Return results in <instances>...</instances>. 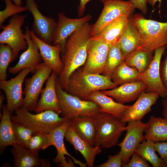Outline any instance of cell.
Returning a JSON list of instances; mask_svg holds the SVG:
<instances>
[{"mask_svg":"<svg viewBox=\"0 0 167 167\" xmlns=\"http://www.w3.org/2000/svg\"><path fill=\"white\" fill-rule=\"evenodd\" d=\"M92 26L88 23L75 31L66 39L62 60L63 68L58 78L60 84L67 92L69 78L72 74L85 63L90 38Z\"/></svg>","mask_w":167,"mask_h":167,"instance_id":"obj_1","label":"cell"},{"mask_svg":"<svg viewBox=\"0 0 167 167\" xmlns=\"http://www.w3.org/2000/svg\"><path fill=\"white\" fill-rule=\"evenodd\" d=\"M118 86L103 75L87 73L81 69L77 70L70 76L67 92L86 100L88 95L93 92L111 89Z\"/></svg>","mask_w":167,"mask_h":167,"instance_id":"obj_2","label":"cell"},{"mask_svg":"<svg viewBox=\"0 0 167 167\" xmlns=\"http://www.w3.org/2000/svg\"><path fill=\"white\" fill-rule=\"evenodd\" d=\"M132 19L140 37V43L136 49L154 52L156 48L167 45V22L146 19L141 14H134Z\"/></svg>","mask_w":167,"mask_h":167,"instance_id":"obj_3","label":"cell"},{"mask_svg":"<svg viewBox=\"0 0 167 167\" xmlns=\"http://www.w3.org/2000/svg\"><path fill=\"white\" fill-rule=\"evenodd\" d=\"M56 89L62 117L70 121L79 117H95L101 111L100 107L94 102L84 100L69 94L61 87L57 78Z\"/></svg>","mask_w":167,"mask_h":167,"instance_id":"obj_4","label":"cell"},{"mask_svg":"<svg viewBox=\"0 0 167 167\" xmlns=\"http://www.w3.org/2000/svg\"><path fill=\"white\" fill-rule=\"evenodd\" d=\"M59 114L49 110L33 114L22 106L15 111V115L11 116V119L32 130L36 133L48 134L65 120Z\"/></svg>","mask_w":167,"mask_h":167,"instance_id":"obj_5","label":"cell"},{"mask_svg":"<svg viewBox=\"0 0 167 167\" xmlns=\"http://www.w3.org/2000/svg\"><path fill=\"white\" fill-rule=\"evenodd\" d=\"M96 134L94 147L108 148L116 146L123 131L126 123L109 113L101 111L95 117Z\"/></svg>","mask_w":167,"mask_h":167,"instance_id":"obj_6","label":"cell"},{"mask_svg":"<svg viewBox=\"0 0 167 167\" xmlns=\"http://www.w3.org/2000/svg\"><path fill=\"white\" fill-rule=\"evenodd\" d=\"M34 75L24 80V95L22 106L29 111L35 110L38 99L42 90V86L47 81L52 70L43 62L41 63L35 69Z\"/></svg>","mask_w":167,"mask_h":167,"instance_id":"obj_7","label":"cell"},{"mask_svg":"<svg viewBox=\"0 0 167 167\" xmlns=\"http://www.w3.org/2000/svg\"><path fill=\"white\" fill-rule=\"evenodd\" d=\"M104 7L96 22L91 27L90 36L98 35L107 25L120 16L131 15L135 8L129 1L105 0Z\"/></svg>","mask_w":167,"mask_h":167,"instance_id":"obj_8","label":"cell"},{"mask_svg":"<svg viewBox=\"0 0 167 167\" xmlns=\"http://www.w3.org/2000/svg\"><path fill=\"white\" fill-rule=\"evenodd\" d=\"M26 17V15H15L11 17L7 25L0 27L2 31L0 34V43L9 45L16 58L21 50L28 47L25 34L21 29Z\"/></svg>","mask_w":167,"mask_h":167,"instance_id":"obj_9","label":"cell"},{"mask_svg":"<svg viewBox=\"0 0 167 167\" xmlns=\"http://www.w3.org/2000/svg\"><path fill=\"white\" fill-rule=\"evenodd\" d=\"M111 46L97 36H91L88 45L87 58L82 70L89 74H102Z\"/></svg>","mask_w":167,"mask_h":167,"instance_id":"obj_10","label":"cell"},{"mask_svg":"<svg viewBox=\"0 0 167 167\" xmlns=\"http://www.w3.org/2000/svg\"><path fill=\"white\" fill-rule=\"evenodd\" d=\"M128 123L126 127V132L125 138L122 142L116 145L120 148L119 152L123 164L128 162L140 144L146 140L143 132L148 126L147 122L143 123L140 120Z\"/></svg>","mask_w":167,"mask_h":167,"instance_id":"obj_11","label":"cell"},{"mask_svg":"<svg viewBox=\"0 0 167 167\" xmlns=\"http://www.w3.org/2000/svg\"><path fill=\"white\" fill-rule=\"evenodd\" d=\"M167 48V45L158 47L154 50L153 58L147 69L139 74L138 79L147 86L146 92L158 93L164 98L167 95V91L163 85L160 76L159 66L161 59Z\"/></svg>","mask_w":167,"mask_h":167,"instance_id":"obj_12","label":"cell"},{"mask_svg":"<svg viewBox=\"0 0 167 167\" xmlns=\"http://www.w3.org/2000/svg\"><path fill=\"white\" fill-rule=\"evenodd\" d=\"M30 72L29 69L25 68L15 77L0 81V88L4 92L6 97V107L11 114L23 106L24 98L22 85Z\"/></svg>","mask_w":167,"mask_h":167,"instance_id":"obj_13","label":"cell"},{"mask_svg":"<svg viewBox=\"0 0 167 167\" xmlns=\"http://www.w3.org/2000/svg\"><path fill=\"white\" fill-rule=\"evenodd\" d=\"M25 7L34 19L32 31L40 39L51 45L57 23L51 17H47L40 12L34 0H26Z\"/></svg>","mask_w":167,"mask_h":167,"instance_id":"obj_14","label":"cell"},{"mask_svg":"<svg viewBox=\"0 0 167 167\" xmlns=\"http://www.w3.org/2000/svg\"><path fill=\"white\" fill-rule=\"evenodd\" d=\"M70 125L69 121L65 120L60 125L48 134L49 139V147L53 146L57 151V155L53 159L54 161L58 165L64 167H75L71 160L67 161L65 157L67 155L70 157L76 164L81 167H86V165L75 158L67 151L64 142L66 131Z\"/></svg>","mask_w":167,"mask_h":167,"instance_id":"obj_15","label":"cell"},{"mask_svg":"<svg viewBox=\"0 0 167 167\" xmlns=\"http://www.w3.org/2000/svg\"><path fill=\"white\" fill-rule=\"evenodd\" d=\"M58 18L52 43L54 45H60L62 51L67 38L73 32L88 23L92 16L87 15L79 19H72L67 17L63 13L61 12L58 14Z\"/></svg>","mask_w":167,"mask_h":167,"instance_id":"obj_16","label":"cell"},{"mask_svg":"<svg viewBox=\"0 0 167 167\" xmlns=\"http://www.w3.org/2000/svg\"><path fill=\"white\" fill-rule=\"evenodd\" d=\"M28 26L26 27L25 38L27 42L26 50L20 55L17 63L15 66L10 67L8 72L15 74L25 68L29 69L31 72L34 71L38 65L41 63L42 58L38 48L31 39Z\"/></svg>","mask_w":167,"mask_h":167,"instance_id":"obj_17","label":"cell"},{"mask_svg":"<svg viewBox=\"0 0 167 167\" xmlns=\"http://www.w3.org/2000/svg\"><path fill=\"white\" fill-rule=\"evenodd\" d=\"M31 39L37 45L43 62L52 71L59 75L62 71L63 64L60 57L62 48L59 44L52 45L38 37L32 30L30 31Z\"/></svg>","mask_w":167,"mask_h":167,"instance_id":"obj_18","label":"cell"},{"mask_svg":"<svg viewBox=\"0 0 167 167\" xmlns=\"http://www.w3.org/2000/svg\"><path fill=\"white\" fill-rule=\"evenodd\" d=\"M156 92H143L136 102L124 112L121 119L125 123L135 120H141L152 110L160 96Z\"/></svg>","mask_w":167,"mask_h":167,"instance_id":"obj_19","label":"cell"},{"mask_svg":"<svg viewBox=\"0 0 167 167\" xmlns=\"http://www.w3.org/2000/svg\"><path fill=\"white\" fill-rule=\"evenodd\" d=\"M147 88V86L144 82L138 80L123 84L114 89L101 91L116 102L123 104L137 100Z\"/></svg>","mask_w":167,"mask_h":167,"instance_id":"obj_20","label":"cell"},{"mask_svg":"<svg viewBox=\"0 0 167 167\" xmlns=\"http://www.w3.org/2000/svg\"><path fill=\"white\" fill-rule=\"evenodd\" d=\"M57 75L52 71L47 80L45 86L42 90L41 97L35 110L36 112L39 113L49 110L61 114V111L56 89Z\"/></svg>","mask_w":167,"mask_h":167,"instance_id":"obj_21","label":"cell"},{"mask_svg":"<svg viewBox=\"0 0 167 167\" xmlns=\"http://www.w3.org/2000/svg\"><path fill=\"white\" fill-rule=\"evenodd\" d=\"M65 138L73 146L76 151H78L82 154L87 165L89 167H93L95 157L101 153V148L91 145L78 135L71 125L66 131Z\"/></svg>","mask_w":167,"mask_h":167,"instance_id":"obj_22","label":"cell"},{"mask_svg":"<svg viewBox=\"0 0 167 167\" xmlns=\"http://www.w3.org/2000/svg\"><path fill=\"white\" fill-rule=\"evenodd\" d=\"M11 152L14 157V164L16 167L50 166L49 162L41 159L38 151L31 150L20 144L13 145Z\"/></svg>","mask_w":167,"mask_h":167,"instance_id":"obj_23","label":"cell"},{"mask_svg":"<svg viewBox=\"0 0 167 167\" xmlns=\"http://www.w3.org/2000/svg\"><path fill=\"white\" fill-rule=\"evenodd\" d=\"M131 16H120L107 25L96 36L110 46L118 43L129 23Z\"/></svg>","mask_w":167,"mask_h":167,"instance_id":"obj_24","label":"cell"},{"mask_svg":"<svg viewBox=\"0 0 167 167\" xmlns=\"http://www.w3.org/2000/svg\"><path fill=\"white\" fill-rule=\"evenodd\" d=\"M87 99L97 104L100 107L101 111L111 114L121 119L124 111L131 106L114 101L101 91L91 93Z\"/></svg>","mask_w":167,"mask_h":167,"instance_id":"obj_25","label":"cell"},{"mask_svg":"<svg viewBox=\"0 0 167 167\" xmlns=\"http://www.w3.org/2000/svg\"><path fill=\"white\" fill-rule=\"evenodd\" d=\"M78 135L94 146L96 129L95 117H79L69 121Z\"/></svg>","mask_w":167,"mask_h":167,"instance_id":"obj_26","label":"cell"},{"mask_svg":"<svg viewBox=\"0 0 167 167\" xmlns=\"http://www.w3.org/2000/svg\"><path fill=\"white\" fill-rule=\"evenodd\" d=\"M2 108V114L0 123V154L6 147L19 144L14 131L11 113L4 105H3Z\"/></svg>","mask_w":167,"mask_h":167,"instance_id":"obj_27","label":"cell"},{"mask_svg":"<svg viewBox=\"0 0 167 167\" xmlns=\"http://www.w3.org/2000/svg\"><path fill=\"white\" fill-rule=\"evenodd\" d=\"M131 16L129 23L118 43L125 58L138 48L140 42L139 33Z\"/></svg>","mask_w":167,"mask_h":167,"instance_id":"obj_28","label":"cell"},{"mask_svg":"<svg viewBox=\"0 0 167 167\" xmlns=\"http://www.w3.org/2000/svg\"><path fill=\"white\" fill-rule=\"evenodd\" d=\"M145 130L146 140L149 139L155 143L167 141V121L164 118L150 116Z\"/></svg>","mask_w":167,"mask_h":167,"instance_id":"obj_29","label":"cell"},{"mask_svg":"<svg viewBox=\"0 0 167 167\" xmlns=\"http://www.w3.org/2000/svg\"><path fill=\"white\" fill-rule=\"evenodd\" d=\"M153 53L143 49H136L126 57L125 62L128 66L136 68L139 74H141L149 66L153 58Z\"/></svg>","mask_w":167,"mask_h":167,"instance_id":"obj_30","label":"cell"},{"mask_svg":"<svg viewBox=\"0 0 167 167\" xmlns=\"http://www.w3.org/2000/svg\"><path fill=\"white\" fill-rule=\"evenodd\" d=\"M139 73L135 68L130 67L124 62L118 65L113 71L112 80L118 85L139 80Z\"/></svg>","mask_w":167,"mask_h":167,"instance_id":"obj_31","label":"cell"},{"mask_svg":"<svg viewBox=\"0 0 167 167\" xmlns=\"http://www.w3.org/2000/svg\"><path fill=\"white\" fill-rule=\"evenodd\" d=\"M155 142L148 139L140 144L135 152L150 163L153 167H167V165L156 153Z\"/></svg>","mask_w":167,"mask_h":167,"instance_id":"obj_32","label":"cell"},{"mask_svg":"<svg viewBox=\"0 0 167 167\" xmlns=\"http://www.w3.org/2000/svg\"><path fill=\"white\" fill-rule=\"evenodd\" d=\"M125 59L118 43L112 45L109 49L102 74L111 79L115 69L118 65L124 62Z\"/></svg>","mask_w":167,"mask_h":167,"instance_id":"obj_33","label":"cell"},{"mask_svg":"<svg viewBox=\"0 0 167 167\" xmlns=\"http://www.w3.org/2000/svg\"><path fill=\"white\" fill-rule=\"evenodd\" d=\"M16 57L11 48L8 45H0V81L6 80L7 76V70L9 63Z\"/></svg>","mask_w":167,"mask_h":167,"instance_id":"obj_34","label":"cell"},{"mask_svg":"<svg viewBox=\"0 0 167 167\" xmlns=\"http://www.w3.org/2000/svg\"><path fill=\"white\" fill-rule=\"evenodd\" d=\"M12 122L15 137L19 144L26 147L30 139L36 133L22 124Z\"/></svg>","mask_w":167,"mask_h":167,"instance_id":"obj_35","label":"cell"},{"mask_svg":"<svg viewBox=\"0 0 167 167\" xmlns=\"http://www.w3.org/2000/svg\"><path fill=\"white\" fill-rule=\"evenodd\" d=\"M49 143L48 134L37 132L32 136L26 147L33 151H38L48 148Z\"/></svg>","mask_w":167,"mask_h":167,"instance_id":"obj_36","label":"cell"},{"mask_svg":"<svg viewBox=\"0 0 167 167\" xmlns=\"http://www.w3.org/2000/svg\"><path fill=\"white\" fill-rule=\"evenodd\" d=\"M3 0L5 2L6 7L4 10L0 11V27L9 17L27 10L25 6H18L14 4L11 0Z\"/></svg>","mask_w":167,"mask_h":167,"instance_id":"obj_37","label":"cell"},{"mask_svg":"<svg viewBox=\"0 0 167 167\" xmlns=\"http://www.w3.org/2000/svg\"><path fill=\"white\" fill-rule=\"evenodd\" d=\"M130 161L122 165L124 167H150V165L145 159L135 153L131 155Z\"/></svg>","mask_w":167,"mask_h":167,"instance_id":"obj_38","label":"cell"},{"mask_svg":"<svg viewBox=\"0 0 167 167\" xmlns=\"http://www.w3.org/2000/svg\"><path fill=\"white\" fill-rule=\"evenodd\" d=\"M123 162L121 155L119 152L115 155H109L108 160L102 164L96 166L97 167H120Z\"/></svg>","mask_w":167,"mask_h":167,"instance_id":"obj_39","label":"cell"},{"mask_svg":"<svg viewBox=\"0 0 167 167\" xmlns=\"http://www.w3.org/2000/svg\"><path fill=\"white\" fill-rule=\"evenodd\" d=\"M164 54L165 58L160 62L159 72L161 82L167 91V50Z\"/></svg>","mask_w":167,"mask_h":167,"instance_id":"obj_40","label":"cell"},{"mask_svg":"<svg viewBox=\"0 0 167 167\" xmlns=\"http://www.w3.org/2000/svg\"><path fill=\"white\" fill-rule=\"evenodd\" d=\"M154 146L156 151L167 165V141L155 142Z\"/></svg>","mask_w":167,"mask_h":167,"instance_id":"obj_41","label":"cell"},{"mask_svg":"<svg viewBox=\"0 0 167 167\" xmlns=\"http://www.w3.org/2000/svg\"><path fill=\"white\" fill-rule=\"evenodd\" d=\"M135 8H137L145 15L147 11V0H128Z\"/></svg>","mask_w":167,"mask_h":167,"instance_id":"obj_42","label":"cell"},{"mask_svg":"<svg viewBox=\"0 0 167 167\" xmlns=\"http://www.w3.org/2000/svg\"><path fill=\"white\" fill-rule=\"evenodd\" d=\"M91 0H80L79 5L78 7V15L79 16H82L86 8V5L87 3ZM102 2L105 0H100Z\"/></svg>","mask_w":167,"mask_h":167,"instance_id":"obj_43","label":"cell"},{"mask_svg":"<svg viewBox=\"0 0 167 167\" xmlns=\"http://www.w3.org/2000/svg\"><path fill=\"white\" fill-rule=\"evenodd\" d=\"M163 98L161 104L163 107L162 114L163 118L167 121V95Z\"/></svg>","mask_w":167,"mask_h":167,"instance_id":"obj_44","label":"cell"},{"mask_svg":"<svg viewBox=\"0 0 167 167\" xmlns=\"http://www.w3.org/2000/svg\"><path fill=\"white\" fill-rule=\"evenodd\" d=\"M158 1L159 4L158 6L160 11V10L161 0H147V3L151 5L153 7H154L156 2Z\"/></svg>","mask_w":167,"mask_h":167,"instance_id":"obj_45","label":"cell"},{"mask_svg":"<svg viewBox=\"0 0 167 167\" xmlns=\"http://www.w3.org/2000/svg\"><path fill=\"white\" fill-rule=\"evenodd\" d=\"M15 4L18 6H20L22 4L21 0H13Z\"/></svg>","mask_w":167,"mask_h":167,"instance_id":"obj_46","label":"cell"},{"mask_svg":"<svg viewBox=\"0 0 167 167\" xmlns=\"http://www.w3.org/2000/svg\"><path fill=\"white\" fill-rule=\"evenodd\" d=\"M4 99V97L2 95H1L0 96V109L1 108V105L2 104V102Z\"/></svg>","mask_w":167,"mask_h":167,"instance_id":"obj_47","label":"cell"}]
</instances>
